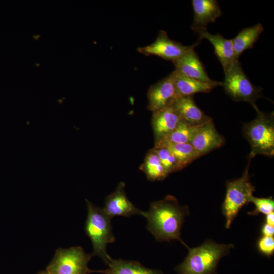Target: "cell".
I'll use <instances>...</instances> for the list:
<instances>
[{"label": "cell", "instance_id": "1", "mask_svg": "<svg viewBox=\"0 0 274 274\" xmlns=\"http://www.w3.org/2000/svg\"><path fill=\"white\" fill-rule=\"evenodd\" d=\"M189 214L187 206H182L175 197L167 195L162 200L152 202L144 217L147 229L158 242L178 240L188 246L180 238L185 217Z\"/></svg>", "mask_w": 274, "mask_h": 274}, {"label": "cell", "instance_id": "2", "mask_svg": "<svg viewBox=\"0 0 274 274\" xmlns=\"http://www.w3.org/2000/svg\"><path fill=\"white\" fill-rule=\"evenodd\" d=\"M233 248L232 244H218L212 240L197 247H188L187 256L175 269L178 274H216L220 259Z\"/></svg>", "mask_w": 274, "mask_h": 274}, {"label": "cell", "instance_id": "3", "mask_svg": "<svg viewBox=\"0 0 274 274\" xmlns=\"http://www.w3.org/2000/svg\"><path fill=\"white\" fill-rule=\"evenodd\" d=\"M86 202L87 216L84 230L92 243L93 251L91 255L92 257H100L107 265L112 258L107 252V246L116 241L111 224L112 218L105 213L102 208L95 206L87 199H86Z\"/></svg>", "mask_w": 274, "mask_h": 274}, {"label": "cell", "instance_id": "4", "mask_svg": "<svg viewBox=\"0 0 274 274\" xmlns=\"http://www.w3.org/2000/svg\"><path fill=\"white\" fill-rule=\"evenodd\" d=\"M256 117L245 123L243 128L244 137L251 146L249 157L253 158L257 154L268 157L274 155L273 113L269 114L260 111L257 106L254 108Z\"/></svg>", "mask_w": 274, "mask_h": 274}, {"label": "cell", "instance_id": "5", "mask_svg": "<svg viewBox=\"0 0 274 274\" xmlns=\"http://www.w3.org/2000/svg\"><path fill=\"white\" fill-rule=\"evenodd\" d=\"M251 160L252 158L249 157L247 167L240 178L226 182V192L222 210L225 217V227L227 229L230 228L241 208L250 202V198L255 191L249 176V167Z\"/></svg>", "mask_w": 274, "mask_h": 274}, {"label": "cell", "instance_id": "6", "mask_svg": "<svg viewBox=\"0 0 274 274\" xmlns=\"http://www.w3.org/2000/svg\"><path fill=\"white\" fill-rule=\"evenodd\" d=\"M224 72L225 78L222 86L225 93L236 102L245 101L253 108L257 106L256 101L261 96L263 89L250 81L239 60L235 61Z\"/></svg>", "mask_w": 274, "mask_h": 274}, {"label": "cell", "instance_id": "7", "mask_svg": "<svg viewBox=\"0 0 274 274\" xmlns=\"http://www.w3.org/2000/svg\"><path fill=\"white\" fill-rule=\"evenodd\" d=\"M92 257L81 246L58 248L46 270L49 274H89L94 272L88 268Z\"/></svg>", "mask_w": 274, "mask_h": 274}, {"label": "cell", "instance_id": "8", "mask_svg": "<svg viewBox=\"0 0 274 274\" xmlns=\"http://www.w3.org/2000/svg\"><path fill=\"white\" fill-rule=\"evenodd\" d=\"M198 41L190 46H185L172 40L166 32L160 30L155 40L151 44L138 48V51L145 55H155L166 60L174 62L189 50L199 45Z\"/></svg>", "mask_w": 274, "mask_h": 274}, {"label": "cell", "instance_id": "9", "mask_svg": "<svg viewBox=\"0 0 274 274\" xmlns=\"http://www.w3.org/2000/svg\"><path fill=\"white\" fill-rule=\"evenodd\" d=\"M125 188V183L119 182L115 191L105 197L104 211L112 219L116 216L129 217L141 215L144 217L145 211L138 209L129 200Z\"/></svg>", "mask_w": 274, "mask_h": 274}, {"label": "cell", "instance_id": "10", "mask_svg": "<svg viewBox=\"0 0 274 274\" xmlns=\"http://www.w3.org/2000/svg\"><path fill=\"white\" fill-rule=\"evenodd\" d=\"M147 97V108L152 112L172 105L177 98L172 74L151 85Z\"/></svg>", "mask_w": 274, "mask_h": 274}, {"label": "cell", "instance_id": "11", "mask_svg": "<svg viewBox=\"0 0 274 274\" xmlns=\"http://www.w3.org/2000/svg\"><path fill=\"white\" fill-rule=\"evenodd\" d=\"M224 142V138L217 131L211 120L199 126L189 143L200 157L220 148Z\"/></svg>", "mask_w": 274, "mask_h": 274}, {"label": "cell", "instance_id": "12", "mask_svg": "<svg viewBox=\"0 0 274 274\" xmlns=\"http://www.w3.org/2000/svg\"><path fill=\"white\" fill-rule=\"evenodd\" d=\"M175 70L186 77L210 84L222 86V82L211 79L197 54L192 49L173 62Z\"/></svg>", "mask_w": 274, "mask_h": 274}, {"label": "cell", "instance_id": "13", "mask_svg": "<svg viewBox=\"0 0 274 274\" xmlns=\"http://www.w3.org/2000/svg\"><path fill=\"white\" fill-rule=\"evenodd\" d=\"M194 19L191 29L196 33L207 30L209 23L215 22L222 15L219 5L216 0H192Z\"/></svg>", "mask_w": 274, "mask_h": 274}, {"label": "cell", "instance_id": "14", "mask_svg": "<svg viewBox=\"0 0 274 274\" xmlns=\"http://www.w3.org/2000/svg\"><path fill=\"white\" fill-rule=\"evenodd\" d=\"M181 119L172 105L153 112L151 124L156 143L169 134Z\"/></svg>", "mask_w": 274, "mask_h": 274}, {"label": "cell", "instance_id": "15", "mask_svg": "<svg viewBox=\"0 0 274 274\" xmlns=\"http://www.w3.org/2000/svg\"><path fill=\"white\" fill-rule=\"evenodd\" d=\"M200 39H205L213 45L215 54L223 70L228 68L236 60L232 39L225 38L220 33L212 34L207 30L196 32Z\"/></svg>", "mask_w": 274, "mask_h": 274}, {"label": "cell", "instance_id": "16", "mask_svg": "<svg viewBox=\"0 0 274 274\" xmlns=\"http://www.w3.org/2000/svg\"><path fill=\"white\" fill-rule=\"evenodd\" d=\"M172 105L181 120L190 125L198 126L212 120L198 107L193 96L177 98Z\"/></svg>", "mask_w": 274, "mask_h": 274}, {"label": "cell", "instance_id": "17", "mask_svg": "<svg viewBox=\"0 0 274 274\" xmlns=\"http://www.w3.org/2000/svg\"><path fill=\"white\" fill-rule=\"evenodd\" d=\"M171 74L177 98L193 96L198 93H208L218 86L186 77L175 70Z\"/></svg>", "mask_w": 274, "mask_h": 274}, {"label": "cell", "instance_id": "18", "mask_svg": "<svg viewBox=\"0 0 274 274\" xmlns=\"http://www.w3.org/2000/svg\"><path fill=\"white\" fill-rule=\"evenodd\" d=\"M108 268L94 271L102 274H163L161 271L147 268L134 260L111 259Z\"/></svg>", "mask_w": 274, "mask_h": 274}, {"label": "cell", "instance_id": "19", "mask_svg": "<svg viewBox=\"0 0 274 274\" xmlns=\"http://www.w3.org/2000/svg\"><path fill=\"white\" fill-rule=\"evenodd\" d=\"M264 30L262 24L242 29L232 39L235 59L239 60L241 54L247 49H252Z\"/></svg>", "mask_w": 274, "mask_h": 274}, {"label": "cell", "instance_id": "20", "mask_svg": "<svg viewBox=\"0 0 274 274\" xmlns=\"http://www.w3.org/2000/svg\"><path fill=\"white\" fill-rule=\"evenodd\" d=\"M199 126L190 125L181 120L169 134L155 143L154 147H160L168 144L189 143Z\"/></svg>", "mask_w": 274, "mask_h": 274}, {"label": "cell", "instance_id": "21", "mask_svg": "<svg viewBox=\"0 0 274 274\" xmlns=\"http://www.w3.org/2000/svg\"><path fill=\"white\" fill-rule=\"evenodd\" d=\"M160 147H166L174 155L177 162L179 170L183 169L200 157L190 143L168 144Z\"/></svg>", "mask_w": 274, "mask_h": 274}, {"label": "cell", "instance_id": "22", "mask_svg": "<svg viewBox=\"0 0 274 274\" xmlns=\"http://www.w3.org/2000/svg\"><path fill=\"white\" fill-rule=\"evenodd\" d=\"M140 169L150 181H161L168 176L157 155L151 149L145 156Z\"/></svg>", "mask_w": 274, "mask_h": 274}, {"label": "cell", "instance_id": "23", "mask_svg": "<svg viewBox=\"0 0 274 274\" xmlns=\"http://www.w3.org/2000/svg\"><path fill=\"white\" fill-rule=\"evenodd\" d=\"M152 150L158 156L168 175L173 172L179 170L176 159L167 148L164 147H154Z\"/></svg>", "mask_w": 274, "mask_h": 274}, {"label": "cell", "instance_id": "24", "mask_svg": "<svg viewBox=\"0 0 274 274\" xmlns=\"http://www.w3.org/2000/svg\"><path fill=\"white\" fill-rule=\"evenodd\" d=\"M249 202L253 203L255 206L252 211L248 213L250 215H257L260 213L266 215L273 212L274 200L272 197L259 198L252 196Z\"/></svg>", "mask_w": 274, "mask_h": 274}, {"label": "cell", "instance_id": "25", "mask_svg": "<svg viewBox=\"0 0 274 274\" xmlns=\"http://www.w3.org/2000/svg\"><path fill=\"white\" fill-rule=\"evenodd\" d=\"M257 248L263 255L269 257L274 253V238L273 236H263L257 242Z\"/></svg>", "mask_w": 274, "mask_h": 274}, {"label": "cell", "instance_id": "26", "mask_svg": "<svg viewBox=\"0 0 274 274\" xmlns=\"http://www.w3.org/2000/svg\"><path fill=\"white\" fill-rule=\"evenodd\" d=\"M261 233L263 236H273L274 227L265 223L261 227Z\"/></svg>", "mask_w": 274, "mask_h": 274}, {"label": "cell", "instance_id": "27", "mask_svg": "<svg viewBox=\"0 0 274 274\" xmlns=\"http://www.w3.org/2000/svg\"><path fill=\"white\" fill-rule=\"evenodd\" d=\"M266 224L273 226L274 225V213L272 212L266 215L265 222Z\"/></svg>", "mask_w": 274, "mask_h": 274}, {"label": "cell", "instance_id": "28", "mask_svg": "<svg viewBox=\"0 0 274 274\" xmlns=\"http://www.w3.org/2000/svg\"><path fill=\"white\" fill-rule=\"evenodd\" d=\"M37 274H49V273L45 270L41 271L38 272Z\"/></svg>", "mask_w": 274, "mask_h": 274}, {"label": "cell", "instance_id": "29", "mask_svg": "<svg viewBox=\"0 0 274 274\" xmlns=\"http://www.w3.org/2000/svg\"><path fill=\"white\" fill-rule=\"evenodd\" d=\"M33 37L35 39V40H37L39 39V38L40 37V35H37V36L33 35Z\"/></svg>", "mask_w": 274, "mask_h": 274}, {"label": "cell", "instance_id": "30", "mask_svg": "<svg viewBox=\"0 0 274 274\" xmlns=\"http://www.w3.org/2000/svg\"><path fill=\"white\" fill-rule=\"evenodd\" d=\"M35 65H36L37 66H40V65L38 64H35Z\"/></svg>", "mask_w": 274, "mask_h": 274}]
</instances>
